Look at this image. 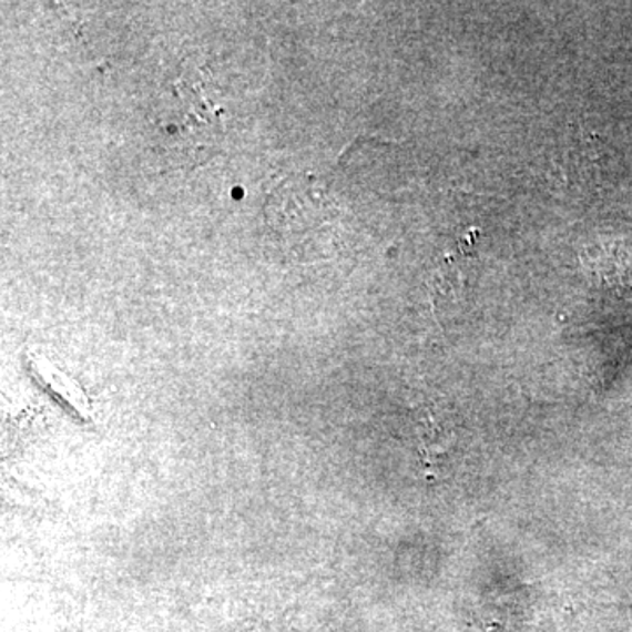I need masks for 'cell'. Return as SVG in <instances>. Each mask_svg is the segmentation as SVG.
<instances>
[{
	"mask_svg": "<svg viewBox=\"0 0 632 632\" xmlns=\"http://www.w3.org/2000/svg\"><path fill=\"white\" fill-rule=\"evenodd\" d=\"M582 266L590 278L608 290H632V249L624 245L587 246L582 252Z\"/></svg>",
	"mask_w": 632,
	"mask_h": 632,
	"instance_id": "6da1fadb",
	"label": "cell"
},
{
	"mask_svg": "<svg viewBox=\"0 0 632 632\" xmlns=\"http://www.w3.org/2000/svg\"><path fill=\"white\" fill-rule=\"evenodd\" d=\"M418 438H420L421 451H424V456H426L430 462H435L439 457L447 456L448 448L451 447L448 430L438 426L432 417L424 420V426L418 429Z\"/></svg>",
	"mask_w": 632,
	"mask_h": 632,
	"instance_id": "7a4b0ae2",
	"label": "cell"
}]
</instances>
